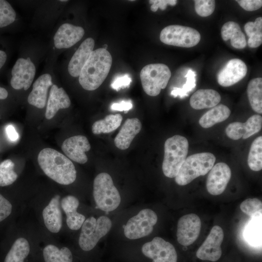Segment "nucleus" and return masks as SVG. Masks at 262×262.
<instances>
[{"instance_id": "nucleus-1", "label": "nucleus", "mask_w": 262, "mask_h": 262, "mask_svg": "<svg viewBox=\"0 0 262 262\" xmlns=\"http://www.w3.org/2000/svg\"><path fill=\"white\" fill-rule=\"evenodd\" d=\"M37 161L44 173L59 184L69 185L76 179L77 172L73 163L56 150L43 149L38 154Z\"/></svg>"}, {"instance_id": "nucleus-2", "label": "nucleus", "mask_w": 262, "mask_h": 262, "mask_svg": "<svg viewBox=\"0 0 262 262\" xmlns=\"http://www.w3.org/2000/svg\"><path fill=\"white\" fill-rule=\"evenodd\" d=\"M112 64V56L107 49L102 48L93 50L79 76L80 85L88 91L98 88L108 76Z\"/></svg>"}, {"instance_id": "nucleus-3", "label": "nucleus", "mask_w": 262, "mask_h": 262, "mask_svg": "<svg viewBox=\"0 0 262 262\" xmlns=\"http://www.w3.org/2000/svg\"><path fill=\"white\" fill-rule=\"evenodd\" d=\"M188 147L187 138L180 135H175L165 141L162 170L166 177L175 178L186 158Z\"/></svg>"}, {"instance_id": "nucleus-4", "label": "nucleus", "mask_w": 262, "mask_h": 262, "mask_svg": "<svg viewBox=\"0 0 262 262\" xmlns=\"http://www.w3.org/2000/svg\"><path fill=\"white\" fill-rule=\"evenodd\" d=\"M215 156L210 152H202L186 157L175 177L176 182L181 186L207 174L214 165Z\"/></svg>"}, {"instance_id": "nucleus-5", "label": "nucleus", "mask_w": 262, "mask_h": 262, "mask_svg": "<svg viewBox=\"0 0 262 262\" xmlns=\"http://www.w3.org/2000/svg\"><path fill=\"white\" fill-rule=\"evenodd\" d=\"M93 196L97 207L107 212L115 210L121 202L119 193L112 177L104 172L98 174L94 180Z\"/></svg>"}, {"instance_id": "nucleus-6", "label": "nucleus", "mask_w": 262, "mask_h": 262, "mask_svg": "<svg viewBox=\"0 0 262 262\" xmlns=\"http://www.w3.org/2000/svg\"><path fill=\"white\" fill-rule=\"evenodd\" d=\"M112 226L111 220L105 216L97 219L91 216L85 219L81 227L79 238L81 248L85 251L93 249L99 240L110 231Z\"/></svg>"}, {"instance_id": "nucleus-7", "label": "nucleus", "mask_w": 262, "mask_h": 262, "mask_svg": "<svg viewBox=\"0 0 262 262\" xmlns=\"http://www.w3.org/2000/svg\"><path fill=\"white\" fill-rule=\"evenodd\" d=\"M171 73L164 64H151L141 70L140 77L145 92L150 96L158 95L164 89L170 80Z\"/></svg>"}, {"instance_id": "nucleus-8", "label": "nucleus", "mask_w": 262, "mask_h": 262, "mask_svg": "<svg viewBox=\"0 0 262 262\" xmlns=\"http://www.w3.org/2000/svg\"><path fill=\"white\" fill-rule=\"evenodd\" d=\"M163 43L182 48H191L200 41L201 35L196 29L179 25H171L164 28L160 35Z\"/></svg>"}, {"instance_id": "nucleus-9", "label": "nucleus", "mask_w": 262, "mask_h": 262, "mask_svg": "<svg viewBox=\"0 0 262 262\" xmlns=\"http://www.w3.org/2000/svg\"><path fill=\"white\" fill-rule=\"evenodd\" d=\"M157 220V215L153 211L143 209L128 221L124 226V235L131 240L147 236L153 231Z\"/></svg>"}, {"instance_id": "nucleus-10", "label": "nucleus", "mask_w": 262, "mask_h": 262, "mask_svg": "<svg viewBox=\"0 0 262 262\" xmlns=\"http://www.w3.org/2000/svg\"><path fill=\"white\" fill-rule=\"evenodd\" d=\"M143 254L153 262H177V253L174 246L160 237H154L142 247Z\"/></svg>"}, {"instance_id": "nucleus-11", "label": "nucleus", "mask_w": 262, "mask_h": 262, "mask_svg": "<svg viewBox=\"0 0 262 262\" xmlns=\"http://www.w3.org/2000/svg\"><path fill=\"white\" fill-rule=\"evenodd\" d=\"M35 73V66L30 57L18 58L12 69L11 86L16 90H27L32 84Z\"/></svg>"}, {"instance_id": "nucleus-12", "label": "nucleus", "mask_w": 262, "mask_h": 262, "mask_svg": "<svg viewBox=\"0 0 262 262\" xmlns=\"http://www.w3.org/2000/svg\"><path fill=\"white\" fill-rule=\"evenodd\" d=\"M224 232L219 226H213L210 232L197 250L196 257L202 260L216 262L221 256V244L224 239Z\"/></svg>"}, {"instance_id": "nucleus-13", "label": "nucleus", "mask_w": 262, "mask_h": 262, "mask_svg": "<svg viewBox=\"0 0 262 262\" xmlns=\"http://www.w3.org/2000/svg\"><path fill=\"white\" fill-rule=\"evenodd\" d=\"M201 227V220L196 214L189 213L181 216L177 225L178 242L184 246L192 244L197 239Z\"/></svg>"}, {"instance_id": "nucleus-14", "label": "nucleus", "mask_w": 262, "mask_h": 262, "mask_svg": "<svg viewBox=\"0 0 262 262\" xmlns=\"http://www.w3.org/2000/svg\"><path fill=\"white\" fill-rule=\"evenodd\" d=\"M231 172L229 165L225 163L215 164L210 170L206 180V188L211 195L221 194L226 189Z\"/></svg>"}, {"instance_id": "nucleus-15", "label": "nucleus", "mask_w": 262, "mask_h": 262, "mask_svg": "<svg viewBox=\"0 0 262 262\" xmlns=\"http://www.w3.org/2000/svg\"><path fill=\"white\" fill-rule=\"evenodd\" d=\"M262 117L259 115L250 116L245 123L232 122L227 127L225 132L230 139L236 140L248 138L262 129Z\"/></svg>"}, {"instance_id": "nucleus-16", "label": "nucleus", "mask_w": 262, "mask_h": 262, "mask_svg": "<svg viewBox=\"0 0 262 262\" xmlns=\"http://www.w3.org/2000/svg\"><path fill=\"white\" fill-rule=\"evenodd\" d=\"M61 148L70 159L78 163L84 164L88 161L85 152L90 149L91 146L85 136L78 135L66 139L63 143Z\"/></svg>"}, {"instance_id": "nucleus-17", "label": "nucleus", "mask_w": 262, "mask_h": 262, "mask_svg": "<svg viewBox=\"0 0 262 262\" xmlns=\"http://www.w3.org/2000/svg\"><path fill=\"white\" fill-rule=\"evenodd\" d=\"M247 71V66L242 60L239 59H231L218 72L217 82L222 86H230L243 79Z\"/></svg>"}, {"instance_id": "nucleus-18", "label": "nucleus", "mask_w": 262, "mask_h": 262, "mask_svg": "<svg viewBox=\"0 0 262 262\" xmlns=\"http://www.w3.org/2000/svg\"><path fill=\"white\" fill-rule=\"evenodd\" d=\"M84 33V29L81 26L64 23L54 35V46L58 49L69 48L81 40Z\"/></svg>"}, {"instance_id": "nucleus-19", "label": "nucleus", "mask_w": 262, "mask_h": 262, "mask_svg": "<svg viewBox=\"0 0 262 262\" xmlns=\"http://www.w3.org/2000/svg\"><path fill=\"white\" fill-rule=\"evenodd\" d=\"M44 224L51 232H59L63 225V216L61 209L60 196H54L42 212Z\"/></svg>"}, {"instance_id": "nucleus-20", "label": "nucleus", "mask_w": 262, "mask_h": 262, "mask_svg": "<svg viewBox=\"0 0 262 262\" xmlns=\"http://www.w3.org/2000/svg\"><path fill=\"white\" fill-rule=\"evenodd\" d=\"M52 83V77L49 74L45 73L40 76L33 85L32 90L28 97V103L39 109L44 108L48 90Z\"/></svg>"}, {"instance_id": "nucleus-21", "label": "nucleus", "mask_w": 262, "mask_h": 262, "mask_svg": "<svg viewBox=\"0 0 262 262\" xmlns=\"http://www.w3.org/2000/svg\"><path fill=\"white\" fill-rule=\"evenodd\" d=\"M95 41L89 37L84 40L72 56L68 65L69 74L73 77H78L84 64L93 51Z\"/></svg>"}, {"instance_id": "nucleus-22", "label": "nucleus", "mask_w": 262, "mask_h": 262, "mask_svg": "<svg viewBox=\"0 0 262 262\" xmlns=\"http://www.w3.org/2000/svg\"><path fill=\"white\" fill-rule=\"evenodd\" d=\"M79 203L78 199L72 195L65 196L60 201L61 207L66 214L67 226L72 230L79 229L85 220V216L77 211Z\"/></svg>"}, {"instance_id": "nucleus-23", "label": "nucleus", "mask_w": 262, "mask_h": 262, "mask_svg": "<svg viewBox=\"0 0 262 262\" xmlns=\"http://www.w3.org/2000/svg\"><path fill=\"white\" fill-rule=\"evenodd\" d=\"M70 104V99L65 90L53 84L49 91L45 117L48 119L52 118L60 109L67 108Z\"/></svg>"}, {"instance_id": "nucleus-24", "label": "nucleus", "mask_w": 262, "mask_h": 262, "mask_svg": "<svg viewBox=\"0 0 262 262\" xmlns=\"http://www.w3.org/2000/svg\"><path fill=\"white\" fill-rule=\"evenodd\" d=\"M141 129L142 124L138 118L127 119L115 138V146L121 150L128 148Z\"/></svg>"}, {"instance_id": "nucleus-25", "label": "nucleus", "mask_w": 262, "mask_h": 262, "mask_svg": "<svg viewBox=\"0 0 262 262\" xmlns=\"http://www.w3.org/2000/svg\"><path fill=\"white\" fill-rule=\"evenodd\" d=\"M221 99L219 93L213 89H199L190 97V105L196 110L213 107L216 106Z\"/></svg>"}, {"instance_id": "nucleus-26", "label": "nucleus", "mask_w": 262, "mask_h": 262, "mask_svg": "<svg viewBox=\"0 0 262 262\" xmlns=\"http://www.w3.org/2000/svg\"><path fill=\"white\" fill-rule=\"evenodd\" d=\"M221 34L224 41L230 39L231 46L235 49H242L246 45L245 35L240 25L235 22L225 23L222 27Z\"/></svg>"}, {"instance_id": "nucleus-27", "label": "nucleus", "mask_w": 262, "mask_h": 262, "mask_svg": "<svg viewBox=\"0 0 262 262\" xmlns=\"http://www.w3.org/2000/svg\"><path fill=\"white\" fill-rule=\"evenodd\" d=\"M230 110L224 104L217 105L205 113L199 119V124L203 128L212 127L216 123L226 120Z\"/></svg>"}, {"instance_id": "nucleus-28", "label": "nucleus", "mask_w": 262, "mask_h": 262, "mask_svg": "<svg viewBox=\"0 0 262 262\" xmlns=\"http://www.w3.org/2000/svg\"><path fill=\"white\" fill-rule=\"evenodd\" d=\"M28 240L19 237L16 240L6 254L4 262H24L30 253Z\"/></svg>"}, {"instance_id": "nucleus-29", "label": "nucleus", "mask_w": 262, "mask_h": 262, "mask_svg": "<svg viewBox=\"0 0 262 262\" xmlns=\"http://www.w3.org/2000/svg\"><path fill=\"white\" fill-rule=\"evenodd\" d=\"M247 94L252 109L259 114H262V78L253 79L249 82Z\"/></svg>"}, {"instance_id": "nucleus-30", "label": "nucleus", "mask_w": 262, "mask_h": 262, "mask_svg": "<svg viewBox=\"0 0 262 262\" xmlns=\"http://www.w3.org/2000/svg\"><path fill=\"white\" fill-rule=\"evenodd\" d=\"M45 262H72V254L69 249L63 247L59 249L56 246L47 245L43 251Z\"/></svg>"}, {"instance_id": "nucleus-31", "label": "nucleus", "mask_w": 262, "mask_h": 262, "mask_svg": "<svg viewBox=\"0 0 262 262\" xmlns=\"http://www.w3.org/2000/svg\"><path fill=\"white\" fill-rule=\"evenodd\" d=\"M122 119V115L119 114L108 115L104 119L98 120L93 124L92 132L99 134L113 131L120 126Z\"/></svg>"}, {"instance_id": "nucleus-32", "label": "nucleus", "mask_w": 262, "mask_h": 262, "mask_svg": "<svg viewBox=\"0 0 262 262\" xmlns=\"http://www.w3.org/2000/svg\"><path fill=\"white\" fill-rule=\"evenodd\" d=\"M245 31L249 37L247 41L250 48H256L262 43V18L257 17L255 21H249L244 26Z\"/></svg>"}, {"instance_id": "nucleus-33", "label": "nucleus", "mask_w": 262, "mask_h": 262, "mask_svg": "<svg viewBox=\"0 0 262 262\" xmlns=\"http://www.w3.org/2000/svg\"><path fill=\"white\" fill-rule=\"evenodd\" d=\"M247 164L251 170L259 171L262 169V136L256 138L252 143L248 153Z\"/></svg>"}, {"instance_id": "nucleus-34", "label": "nucleus", "mask_w": 262, "mask_h": 262, "mask_svg": "<svg viewBox=\"0 0 262 262\" xmlns=\"http://www.w3.org/2000/svg\"><path fill=\"white\" fill-rule=\"evenodd\" d=\"M14 163L10 159L0 163V186L10 185L16 180L17 175L14 171Z\"/></svg>"}, {"instance_id": "nucleus-35", "label": "nucleus", "mask_w": 262, "mask_h": 262, "mask_svg": "<svg viewBox=\"0 0 262 262\" xmlns=\"http://www.w3.org/2000/svg\"><path fill=\"white\" fill-rule=\"evenodd\" d=\"M260 217H253L247 225L246 231V238L247 241L254 246L259 245L261 243V220Z\"/></svg>"}, {"instance_id": "nucleus-36", "label": "nucleus", "mask_w": 262, "mask_h": 262, "mask_svg": "<svg viewBox=\"0 0 262 262\" xmlns=\"http://www.w3.org/2000/svg\"><path fill=\"white\" fill-rule=\"evenodd\" d=\"M16 18V13L9 2L0 0V28L12 24Z\"/></svg>"}, {"instance_id": "nucleus-37", "label": "nucleus", "mask_w": 262, "mask_h": 262, "mask_svg": "<svg viewBox=\"0 0 262 262\" xmlns=\"http://www.w3.org/2000/svg\"><path fill=\"white\" fill-rule=\"evenodd\" d=\"M241 211L251 217H259L262 215V203L258 198H247L240 205Z\"/></svg>"}, {"instance_id": "nucleus-38", "label": "nucleus", "mask_w": 262, "mask_h": 262, "mask_svg": "<svg viewBox=\"0 0 262 262\" xmlns=\"http://www.w3.org/2000/svg\"><path fill=\"white\" fill-rule=\"evenodd\" d=\"M186 82L183 85V87L180 88L175 87L171 91V95L174 97L179 96L180 98H183L187 96V93L191 91L196 86V74L194 71L191 69H189L186 75Z\"/></svg>"}, {"instance_id": "nucleus-39", "label": "nucleus", "mask_w": 262, "mask_h": 262, "mask_svg": "<svg viewBox=\"0 0 262 262\" xmlns=\"http://www.w3.org/2000/svg\"><path fill=\"white\" fill-rule=\"evenodd\" d=\"M194 3L196 14L202 17L212 15L215 7V2L213 0H195Z\"/></svg>"}, {"instance_id": "nucleus-40", "label": "nucleus", "mask_w": 262, "mask_h": 262, "mask_svg": "<svg viewBox=\"0 0 262 262\" xmlns=\"http://www.w3.org/2000/svg\"><path fill=\"white\" fill-rule=\"evenodd\" d=\"M12 209L11 202L0 193V222L11 214Z\"/></svg>"}, {"instance_id": "nucleus-41", "label": "nucleus", "mask_w": 262, "mask_h": 262, "mask_svg": "<svg viewBox=\"0 0 262 262\" xmlns=\"http://www.w3.org/2000/svg\"><path fill=\"white\" fill-rule=\"evenodd\" d=\"M131 82V79L128 74L119 76L113 81L111 84L113 89L119 91L121 88L128 87Z\"/></svg>"}, {"instance_id": "nucleus-42", "label": "nucleus", "mask_w": 262, "mask_h": 262, "mask_svg": "<svg viewBox=\"0 0 262 262\" xmlns=\"http://www.w3.org/2000/svg\"><path fill=\"white\" fill-rule=\"evenodd\" d=\"M236 1L242 8L247 11H255L262 6L261 0H237Z\"/></svg>"}, {"instance_id": "nucleus-43", "label": "nucleus", "mask_w": 262, "mask_h": 262, "mask_svg": "<svg viewBox=\"0 0 262 262\" xmlns=\"http://www.w3.org/2000/svg\"><path fill=\"white\" fill-rule=\"evenodd\" d=\"M149 3L152 4L150 9L153 12H156L159 8L162 10L166 9L168 4L174 6L177 3L176 0H150Z\"/></svg>"}, {"instance_id": "nucleus-44", "label": "nucleus", "mask_w": 262, "mask_h": 262, "mask_svg": "<svg viewBox=\"0 0 262 262\" xmlns=\"http://www.w3.org/2000/svg\"><path fill=\"white\" fill-rule=\"evenodd\" d=\"M132 108V104L131 100H123L119 102L113 103L111 108L112 110L127 112Z\"/></svg>"}, {"instance_id": "nucleus-45", "label": "nucleus", "mask_w": 262, "mask_h": 262, "mask_svg": "<svg viewBox=\"0 0 262 262\" xmlns=\"http://www.w3.org/2000/svg\"><path fill=\"white\" fill-rule=\"evenodd\" d=\"M6 132L8 137L12 141H16L18 139V134L12 125H9L6 127Z\"/></svg>"}, {"instance_id": "nucleus-46", "label": "nucleus", "mask_w": 262, "mask_h": 262, "mask_svg": "<svg viewBox=\"0 0 262 262\" xmlns=\"http://www.w3.org/2000/svg\"><path fill=\"white\" fill-rule=\"evenodd\" d=\"M7 60V54L3 50H0V69L5 64Z\"/></svg>"}, {"instance_id": "nucleus-47", "label": "nucleus", "mask_w": 262, "mask_h": 262, "mask_svg": "<svg viewBox=\"0 0 262 262\" xmlns=\"http://www.w3.org/2000/svg\"><path fill=\"white\" fill-rule=\"evenodd\" d=\"M8 96V91L4 88L0 86V99H6Z\"/></svg>"}, {"instance_id": "nucleus-48", "label": "nucleus", "mask_w": 262, "mask_h": 262, "mask_svg": "<svg viewBox=\"0 0 262 262\" xmlns=\"http://www.w3.org/2000/svg\"><path fill=\"white\" fill-rule=\"evenodd\" d=\"M107 48V45L105 44V45H104L102 48L106 49Z\"/></svg>"}, {"instance_id": "nucleus-49", "label": "nucleus", "mask_w": 262, "mask_h": 262, "mask_svg": "<svg viewBox=\"0 0 262 262\" xmlns=\"http://www.w3.org/2000/svg\"><path fill=\"white\" fill-rule=\"evenodd\" d=\"M60 1L65 2V1H67V0H60Z\"/></svg>"}]
</instances>
